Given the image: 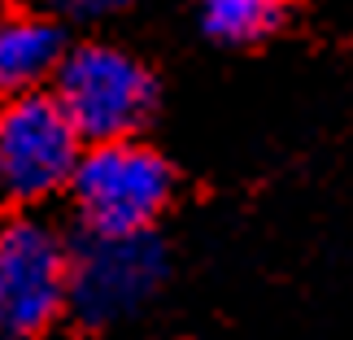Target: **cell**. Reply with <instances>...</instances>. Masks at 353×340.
I'll list each match as a JSON object with an SVG mask.
<instances>
[{"mask_svg": "<svg viewBox=\"0 0 353 340\" xmlns=\"http://www.w3.org/2000/svg\"><path fill=\"white\" fill-rule=\"evenodd\" d=\"M70 201L88 236H144L170 210L174 170L140 140L88 144L70 179Z\"/></svg>", "mask_w": 353, "mask_h": 340, "instance_id": "cell-1", "label": "cell"}, {"mask_svg": "<svg viewBox=\"0 0 353 340\" xmlns=\"http://www.w3.org/2000/svg\"><path fill=\"white\" fill-rule=\"evenodd\" d=\"M52 97L70 114L83 144L131 140L157 105V83L140 57L114 44L70 48L52 74Z\"/></svg>", "mask_w": 353, "mask_h": 340, "instance_id": "cell-2", "label": "cell"}, {"mask_svg": "<svg viewBox=\"0 0 353 340\" xmlns=\"http://www.w3.org/2000/svg\"><path fill=\"white\" fill-rule=\"evenodd\" d=\"M83 161V135L52 92H22L0 101V201L39 206L70 192Z\"/></svg>", "mask_w": 353, "mask_h": 340, "instance_id": "cell-3", "label": "cell"}, {"mask_svg": "<svg viewBox=\"0 0 353 340\" xmlns=\"http://www.w3.org/2000/svg\"><path fill=\"white\" fill-rule=\"evenodd\" d=\"M74 249L39 219L0 227V340H35L70 310Z\"/></svg>", "mask_w": 353, "mask_h": 340, "instance_id": "cell-4", "label": "cell"}, {"mask_svg": "<svg viewBox=\"0 0 353 340\" xmlns=\"http://www.w3.org/2000/svg\"><path fill=\"white\" fill-rule=\"evenodd\" d=\"M166 253L148 236H88L74 249L70 266V310L88 328H110V323L135 314L148 297L157 292Z\"/></svg>", "mask_w": 353, "mask_h": 340, "instance_id": "cell-5", "label": "cell"}, {"mask_svg": "<svg viewBox=\"0 0 353 340\" xmlns=\"http://www.w3.org/2000/svg\"><path fill=\"white\" fill-rule=\"evenodd\" d=\"M65 57L57 22L26 9H0V97L39 92Z\"/></svg>", "mask_w": 353, "mask_h": 340, "instance_id": "cell-6", "label": "cell"}, {"mask_svg": "<svg viewBox=\"0 0 353 340\" xmlns=\"http://www.w3.org/2000/svg\"><path fill=\"white\" fill-rule=\"evenodd\" d=\"M201 31L219 44H262L283 26L288 18V0H196Z\"/></svg>", "mask_w": 353, "mask_h": 340, "instance_id": "cell-7", "label": "cell"}, {"mask_svg": "<svg viewBox=\"0 0 353 340\" xmlns=\"http://www.w3.org/2000/svg\"><path fill=\"white\" fill-rule=\"evenodd\" d=\"M83 9H122V5H144V0H79Z\"/></svg>", "mask_w": 353, "mask_h": 340, "instance_id": "cell-8", "label": "cell"}]
</instances>
